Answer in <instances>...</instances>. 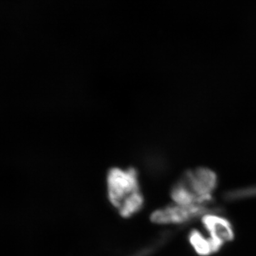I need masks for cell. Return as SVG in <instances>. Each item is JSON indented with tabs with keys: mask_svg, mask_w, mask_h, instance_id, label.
Masks as SVG:
<instances>
[{
	"mask_svg": "<svg viewBox=\"0 0 256 256\" xmlns=\"http://www.w3.org/2000/svg\"><path fill=\"white\" fill-rule=\"evenodd\" d=\"M109 202L124 218L135 216L144 206L139 175L135 168H114L106 175Z\"/></svg>",
	"mask_w": 256,
	"mask_h": 256,
	"instance_id": "cell-1",
	"label": "cell"
},
{
	"mask_svg": "<svg viewBox=\"0 0 256 256\" xmlns=\"http://www.w3.org/2000/svg\"><path fill=\"white\" fill-rule=\"evenodd\" d=\"M188 239L192 248L199 256H210L220 250L208 236L202 234L199 230H192L189 234Z\"/></svg>",
	"mask_w": 256,
	"mask_h": 256,
	"instance_id": "cell-5",
	"label": "cell"
},
{
	"mask_svg": "<svg viewBox=\"0 0 256 256\" xmlns=\"http://www.w3.org/2000/svg\"><path fill=\"white\" fill-rule=\"evenodd\" d=\"M202 226L207 236L222 249L224 244L234 238V227L226 217L214 212H209L202 217Z\"/></svg>",
	"mask_w": 256,
	"mask_h": 256,
	"instance_id": "cell-4",
	"label": "cell"
},
{
	"mask_svg": "<svg viewBox=\"0 0 256 256\" xmlns=\"http://www.w3.org/2000/svg\"><path fill=\"white\" fill-rule=\"evenodd\" d=\"M214 212L209 206H190L173 203L156 210L150 214V222L158 224H182L202 219L209 212Z\"/></svg>",
	"mask_w": 256,
	"mask_h": 256,
	"instance_id": "cell-3",
	"label": "cell"
},
{
	"mask_svg": "<svg viewBox=\"0 0 256 256\" xmlns=\"http://www.w3.org/2000/svg\"><path fill=\"white\" fill-rule=\"evenodd\" d=\"M218 185L214 170L197 168L188 170L170 189L173 203L190 206H209Z\"/></svg>",
	"mask_w": 256,
	"mask_h": 256,
	"instance_id": "cell-2",
	"label": "cell"
}]
</instances>
